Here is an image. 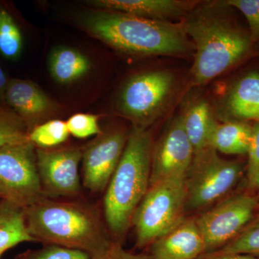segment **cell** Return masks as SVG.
<instances>
[{"mask_svg":"<svg viewBox=\"0 0 259 259\" xmlns=\"http://www.w3.org/2000/svg\"><path fill=\"white\" fill-rule=\"evenodd\" d=\"M127 141L120 131L102 133L83 151V184L93 192L108 185L120 161Z\"/></svg>","mask_w":259,"mask_h":259,"instance_id":"cell-12","label":"cell"},{"mask_svg":"<svg viewBox=\"0 0 259 259\" xmlns=\"http://www.w3.org/2000/svg\"><path fill=\"white\" fill-rule=\"evenodd\" d=\"M69 134L77 139H87L95 135L102 134L98 116L91 114L77 113L66 121Z\"/></svg>","mask_w":259,"mask_h":259,"instance_id":"cell-26","label":"cell"},{"mask_svg":"<svg viewBox=\"0 0 259 259\" xmlns=\"http://www.w3.org/2000/svg\"><path fill=\"white\" fill-rule=\"evenodd\" d=\"M95 9L120 12L149 20L168 21L185 15L187 3L177 0H92Z\"/></svg>","mask_w":259,"mask_h":259,"instance_id":"cell-16","label":"cell"},{"mask_svg":"<svg viewBox=\"0 0 259 259\" xmlns=\"http://www.w3.org/2000/svg\"><path fill=\"white\" fill-rule=\"evenodd\" d=\"M30 130L10 107L0 105V148L29 141Z\"/></svg>","mask_w":259,"mask_h":259,"instance_id":"cell-22","label":"cell"},{"mask_svg":"<svg viewBox=\"0 0 259 259\" xmlns=\"http://www.w3.org/2000/svg\"><path fill=\"white\" fill-rule=\"evenodd\" d=\"M91 255L82 250L49 244L42 249L29 250L18 255L15 259H91Z\"/></svg>","mask_w":259,"mask_h":259,"instance_id":"cell-25","label":"cell"},{"mask_svg":"<svg viewBox=\"0 0 259 259\" xmlns=\"http://www.w3.org/2000/svg\"><path fill=\"white\" fill-rule=\"evenodd\" d=\"M244 171L243 163L220 157L212 147L195 153L186 177V210L207 207L236 185Z\"/></svg>","mask_w":259,"mask_h":259,"instance_id":"cell-6","label":"cell"},{"mask_svg":"<svg viewBox=\"0 0 259 259\" xmlns=\"http://www.w3.org/2000/svg\"><path fill=\"white\" fill-rule=\"evenodd\" d=\"M79 20L90 35L131 55H181L194 49L182 25L170 21L99 9L81 13Z\"/></svg>","mask_w":259,"mask_h":259,"instance_id":"cell-2","label":"cell"},{"mask_svg":"<svg viewBox=\"0 0 259 259\" xmlns=\"http://www.w3.org/2000/svg\"><path fill=\"white\" fill-rule=\"evenodd\" d=\"M224 2L209 3L192 10L182 24L194 44L195 55L191 83L208 82L249 54L253 42L247 32L232 18Z\"/></svg>","mask_w":259,"mask_h":259,"instance_id":"cell-1","label":"cell"},{"mask_svg":"<svg viewBox=\"0 0 259 259\" xmlns=\"http://www.w3.org/2000/svg\"><path fill=\"white\" fill-rule=\"evenodd\" d=\"M9 81L4 71L0 66V105H5V93Z\"/></svg>","mask_w":259,"mask_h":259,"instance_id":"cell-31","label":"cell"},{"mask_svg":"<svg viewBox=\"0 0 259 259\" xmlns=\"http://www.w3.org/2000/svg\"><path fill=\"white\" fill-rule=\"evenodd\" d=\"M250 190L255 191V192H256L259 195V175L258 177H257L256 180H255L253 186H252L251 188H250Z\"/></svg>","mask_w":259,"mask_h":259,"instance_id":"cell-32","label":"cell"},{"mask_svg":"<svg viewBox=\"0 0 259 259\" xmlns=\"http://www.w3.org/2000/svg\"><path fill=\"white\" fill-rule=\"evenodd\" d=\"M223 110L229 120L259 122V70L233 81L225 96Z\"/></svg>","mask_w":259,"mask_h":259,"instance_id":"cell-15","label":"cell"},{"mask_svg":"<svg viewBox=\"0 0 259 259\" xmlns=\"http://www.w3.org/2000/svg\"><path fill=\"white\" fill-rule=\"evenodd\" d=\"M5 105L25 122L30 131L57 112L53 100L28 80H10L5 93Z\"/></svg>","mask_w":259,"mask_h":259,"instance_id":"cell-13","label":"cell"},{"mask_svg":"<svg viewBox=\"0 0 259 259\" xmlns=\"http://www.w3.org/2000/svg\"><path fill=\"white\" fill-rule=\"evenodd\" d=\"M247 155V185L250 189L259 175V122H254L252 125L251 139Z\"/></svg>","mask_w":259,"mask_h":259,"instance_id":"cell-28","label":"cell"},{"mask_svg":"<svg viewBox=\"0 0 259 259\" xmlns=\"http://www.w3.org/2000/svg\"><path fill=\"white\" fill-rule=\"evenodd\" d=\"M194 156L182 116L168 126L153 148L150 186L163 181L186 179Z\"/></svg>","mask_w":259,"mask_h":259,"instance_id":"cell-10","label":"cell"},{"mask_svg":"<svg viewBox=\"0 0 259 259\" xmlns=\"http://www.w3.org/2000/svg\"><path fill=\"white\" fill-rule=\"evenodd\" d=\"M44 194L35 145L28 141L0 148V197L25 209Z\"/></svg>","mask_w":259,"mask_h":259,"instance_id":"cell-7","label":"cell"},{"mask_svg":"<svg viewBox=\"0 0 259 259\" xmlns=\"http://www.w3.org/2000/svg\"><path fill=\"white\" fill-rule=\"evenodd\" d=\"M49 68L56 82L69 85L86 76L92 69V63L88 56L77 49L60 47L51 51Z\"/></svg>","mask_w":259,"mask_h":259,"instance_id":"cell-17","label":"cell"},{"mask_svg":"<svg viewBox=\"0 0 259 259\" xmlns=\"http://www.w3.org/2000/svg\"><path fill=\"white\" fill-rule=\"evenodd\" d=\"M206 253L195 220H184L152 243L151 259H197Z\"/></svg>","mask_w":259,"mask_h":259,"instance_id":"cell-14","label":"cell"},{"mask_svg":"<svg viewBox=\"0 0 259 259\" xmlns=\"http://www.w3.org/2000/svg\"><path fill=\"white\" fill-rule=\"evenodd\" d=\"M226 4L239 10L249 25L250 37L253 42L259 40V0H228Z\"/></svg>","mask_w":259,"mask_h":259,"instance_id":"cell-27","label":"cell"},{"mask_svg":"<svg viewBox=\"0 0 259 259\" xmlns=\"http://www.w3.org/2000/svg\"><path fill=\"white\" fill-rule=\"evenodd\" d=\"M258 207V194L242 193L201 214L195 222L205 243V253L221 249L236 238L252 222Z\"/></svg>","mask_w":259,"mask_h":259,"instance_id":"cell-9","label":"cell"},{"mask_svg":"<svg viewBox=\"0 0 259 259\" xmlns=\"http://www.w3.org/2000/svg\"><path fill=\"white\" fill-rule=\"evenodd\" d=\"M24 211L35 241L82 250L94 259H108L114 244L97 215L86 207L44 198Z\"/></svg>","mask_w":259,"mask_h":259,"instance_id":"cell-3","label":"cell"},{"mask_svg":"<svg viewBox=\"0 0 259 259\" xmlns=\"http://www.w3.org/2000/svg\"><path fill=\"white\" fill-rule=\"evenodd\" d=\"M181 116L194 154L211 147V136L218 122L213 117L209 104L205 100H197Z\"/></svg>","mask_w":259,"mask_h":259,"instance_id":"cell-18","label":"cell"},{"mask_svg":"<svg viewBox=\"0 0 259 259\" xmlns=\"http://www.w3.org/2000/svg\"><path fill=\"white\" fill-rule=\"evenodd\" d=\"M216 252L259 256V218L249 223L236 238Z\"/></svg>","mask_w":259,"mask_h":259,"instance_id":"cell-24","label":"cell"},{"mask_svg":"<svg viewBox=\"0 0 259 259\" xmlns=\"http://www.w3.org/2000/svg\"><path fill=\"white\" fill-rule=\"evenodd\" d=\"M108 259H147L141 255L133 254L124 250L120 245H113Z\"/></svg>","mask_w":259,"mask_h":259,"instance_id":"cell-30","label":"cell"},{"mask_svg":"<svg viewBox=\"0 0 259 259\" xmlns=\"http://www.w3.org/2000/svg\"><path fill=\"white\" fill-rule=\"evenodd\" d=\"M252 125L248 122L228 120L216 124L210 146L226 155H247L251 139Z\"/></svg>","mask_w":259,"mask_h":259,"instance_id":"cell-19","label":"cell"},{"mask_svg":"<svg viewBox=\"0 0 259 259\" xmlns=\"http://www.w3.org/2000/svg\"><path fill=\"white\" fill-rule=\"evenodd\" d=\"M197 259H259V256L241 253H222L215 251L204 253Z\"/></svg>","mask_w":259,"mask_h":259,"instance_id":"cell-29","label":"cell"},{"mask_svg":"<svg viewBox=\"0 0 259 259\" xmlns=\"http://www.w3.org/2000/svg\"><path fill=\"white\" fill-rule=\"evenodd\" d=\"M37 165L44 194L68 197L80 189L79 162L83 151L79 148H36Z\"/></svg>","mask_w":259,"mask_h":259,"instance_id":"cell-11","label":"cell"},{"mask_svg":"<svg viewBox=\"0 0 259 259\" xmlns=\"http://www.w3.org/2000/svg\"><path fill=\"white\" fill-rule=\"evenodd\" d=\"M186 179L163 181L149 187L133 217L139 247L153 243L185 220Z\"/></svg>","mask_w":259,"mask_h":259,"instance_id":"cell-5","label":"cell"},{"mask_svg":"<svg viewBox=\"0 0 259 259\" xmlns=\"http://www.w3.org/2000/svg\"><path fill=\"white\" fill-rule=\"evenodd\" d=\"M66 122L51 120L30 131L29 141L40 148H51L65 142L69 136Z\"/></svg>","mask_w":259,"mask_h":259,"instance_id":"cell-23","label":"cell"},{"mask_svg":"<svg viewBox=\"0 0 259 259\" xmlns=\"http://www.w3.org/2000/svg\"><path fill=\"white\" fill-rule=\"evenodd\" d=\"M152 151L150 133L145 127L134 126L105 197V219L115 234L127 231L149 189Z\"/></svg>","mask_w":259,"mask_h":259,"instance_id":"cell-4","label":"cell"},{"mask_svg":"<svg viewBox=\"0 0 259 259\" xmlns=\"http://www.w3.org/2000/svg\"><path fill=\"white\" fill-rule=\"evenodd\" d=\"M29 233L25 211L3 199L0 202V251L5 252L23 242L35 241Z\"/></svg>","mask_w":259,"mask_h":259,"instance_id":"cell-20","label":"cell"},{"mask_svg":"<svg viewBox=\"0 0 259 259\" xmlns=\"http://www.w3.org/2000/svg\"><path fill=\"white\" fill-rule=\"evenodd\" d=\"M175 84L173 74L151 71L136 75L124 85L119 95L120 113L135 126L145 127L161 113Z\"/></svg>","mask_w":259,"mask_h":259,"instance_id":"cell-8","label":"cell"},{"mask_svg":"<svg viewBox=\"0 0 259 259\" xmlns=\"http://www.w3.org/2000/svg\"><path fill=\"white\" fill-rule=\"evenodd\" d=\"M5 252L3 251H0V258H1L2 255H3V253H4Z\"/></svg>","mask_w":259,"mask_h":259,"instance_id":"cell-33","label":"cell"},{"mask_svg":"<svg viewBox=\"0 0 259 259\" xmlns=\"http://www.w3.org/2000/svg\"><path fill=\"white\" fill-rule=\"evenodd\" d=\"M91 259H94V258H91Z\"/></svg>","mask_w":259,"mask_h":259,"instance_id":"cell-34","label":"cell"},{"mask_svg":"<svg viewBox=\"0 0 259 259\" xmlns=\"http://www.w3.org/2000/svg\"><path fill=\"white\" fill-rule=\"evenodd\" d=\"M22 32L11 14L0 8V53L5 58L15 60L23 50Z\"/></svg>","mask_w":259,"mask_h":259,"instance_id":"cell-21","label":"cell"}]
</instances>
